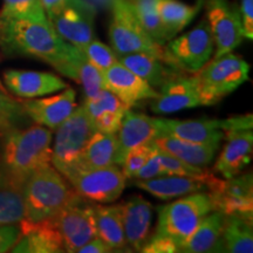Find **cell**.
I'll return each instance as SVG.
<instances>
[{"label":"cell","instance_id":"6da1fadb","mask_svg":"<svg viewBox=\"0 0 253 253\" xmlns=\"http://www.w3.org/2000/svg\"><path fill=\"white\" fill-rule=\"evenodd\" d=\"M52 130L36 123L5 135L0 154V183L23 190L32 173L52 164Z\"/></svg>","mask_w":253,"mask_h":253},{"label":"cell","instance_id":"7a4b0ae2","mask_svg":"<svg viewBox=\"0 0 253 253\" xmlns=\"http://www.w3.org/2000/svg\"><path fill=\"white\" fill-rule=\"evenodd\" d=\"M73 47L58 36L49 21L0 15V48L6 56L38 59L55 69L68 59Z\"/></svg>","mask_w":253,"mask_h":253},{"label":"cell","instance_id":"3957f363","mask_svg":"<svg viewBox=\"0 0 253 253\" xmlns=\"http://www.w3.org/2000/svg\"><path fill=\"white\" fill-rule=\"evenodd\" d=\"M25 219L27 223L52 219L80 196L52 164L37 170L23 188Z\"/></svg>","mask_w":253,"mask_h":253},{"label":"cell","instance_id":"277c9868","mask_svg":"<svg viewBox=\"0 0 253 253\" xmlns=\"http://www.w3.org/2000/svg\"><path fill=\"white\" fill-rule=\"evenodd\" d=\"M250 65L240 55L227 53L213 58L195 73L201 106H213L249 80Z\"/></svg>","mask_w":253,"mask_h":253},{"label":"cell","instance_id":"5b68a950","mask_svg":"<svg viewBox=\"0 0 253 253\" xmlns=\"http://www.w3.org/2000/svg\"><path fill=\"white\" fill-rule=\"evenodd\" d=\"M50 163L67 178L79 169L81 155L88 141L96 131L94 123L82 104L55 129Z\"/></svg>","mask_w":253,"mask_h":253},{"label":"cell","instance_id":"8992f818","mask_svg":"<svg viewBox=\"0 0 253 253\" xmlns=\"http://www.w3.org/2000/svg\"><path fill=\"white\" fill-rule=\"evenodd\" d=\"M214 211L209 192H195L183 196L171 203L158 208V219L155 235L167 237L182 244L194 232L203 218Z\"/></svg>","mask_w":253,"mask_h":253},{"label":"cell","instance_id":"52a82bcc","mask_svg":"<svg viewBox=\"0 0 253 253\" xmlns=\"http://www.w3.org/2000/svg\"><path fill=\"white\" fill-rule=\"evenodd\" d=\"M112 20L109 24V40L118 55L130 53H148L166 60L164 46L155 42L142 26L128 0H112Z\"/></svg>","mask_w":253,"mask_h":253},{"label":"cell","instance_id":"ba28073f","mask_svg":"<svg viewBox=\"0 0 253 253\" xmlns=\"http://www.w3.org/2000/svg\"><path fill=\"white\" fill-rule=\"evenodd\" d=\"M213 52V38L207 19L181 37L172 38L164 46L166 61L185 74L197 73L210 61Z\"/></svg>","mask_w":253,"mask_h":253},{"label":"cell","instance_id":"9c48e42d","mask_svg":"<svg viewBox=\"0 0 253 253\" xmlns=\"http://www.w3.org/2000/svg\"><path fill=\"white\" fill-rule=\"evenodd\" d=\"M66 179L80 197L94 204H106L115 202L121 196L126 178L121 167L113 164L96 169L78 170Z\"/></svg>","mask_w":253,"mask_h":253},{"label":"cell","instance_id":"30bf717a","mask_svg":"<svg viewBox=\"0 0 253 253\" xmlns=\"http://www.w3.org/2000/svg\"><path fill=\"white\" fill-rule=\"evenodd\" d=\"M93 204L80 197L52 218L61 235L65 252H78L97 237Z\"/></svg>","mask_w":253,"mask_h":253},{"label":"cell","instance_id":"8fae6325","mask_svg":"<svg viewBox=\"0 0 253 253\" xmlns=\"http://www.w3.org/2000/svg\"><path fill=\"white\" fill-rule=\"evenodd\" d=\"M207 21L214 42V56L233 52L244 39L239 8L229 0H204Z\"/></svg>","mask_w":253,"mask_h":253},{"label":"cell","instance_id":"7c38bea8","mask_svg":"<svg viewBox=\"0 0 253 253\" xmlns=\"http://www.w3.org/2000/svg\"><path fill=\"white\" fill-rule=\"evenodd\" d=\"M94 9L84 0H69L47 15L49 24L66 42L81 48L94 39Z\"/></svg>","mask_w":253,"mask_h":253},{"label":"cell","instance_id":"4fadbf2b","mask_svg":"<svg viewBox=\"0 0 253 253\" xmlns=\"http://www.w3.org/2000/svg\"><path fill=\"white\" fill-rule=\"evenodd\" d=\"M214 207L225 216L232 214L245 219L253 218V181L251 173L221 179L219 185L209 192Z\"/></svg>","mask_w":253,"mask_h":253},{"label":"cell","instance_id":"5bb4252c","mask_svg":"<svg viewBox=\"0 0 253 253\" xmlns=\"http://www.w3.org/2000/svg\"><path fill=\"white\" fill-rule=\"evenodd\" d=\"M158 96L150 103L155 114H171L201 106L195 74H179L158 88Z\"/></svg>","mask_w":253,"mask_h":253},{"label":"cell","instance_id":"9a60e30c","mask_svg":"<svg viewBox=\"0 0 253 253\" xmlns=\"http://www.w3.org/2000/svg\"><path fill=\"white\" fill-rule=\"evenodd\" d=\"M102 77L104 89L113 93L128 108L141 101L154 100L158 96V91L154 87L120 61L102 72Z\"/></svg>","mask_w":253,"mask_h":253},{"label":"cell","instance_id":"2e32d148","mask_svg":"<svg viewBox=\"0 0 253 253\" xmlns=\"http://www.w3.org/2000/svg\"><path fill=\"white\" fill-rule=\"evenodd\" d=\"M2 82L8 93L23 100L42 97L68 87L61 78L52 73L23 69L6 71Z\"/></svg>","mask_w":253,"mask_h":253},{"label":"cell","instance_id":"e0dca14e","mask_svg":"<svg viewBox=\"0 0 253 253\" xmlns=\"http://www.w3.org/2000/svg\"><path fill=\"white\" fill-rule=\"evenodd\" d=\"M75 97V90L67 87L58 95L43 99L20 100V102L32 122L54 131L77 108Z\"/></svg>","mask_w":253,"mask_h":253},{"label":"cell","instance_id":"ac0fdd59","mask_svg":"<svg viewBox=\"0 0 253 253\" xmlns=\"http://www.w3.org/2000/svg\"><path fill=\"white\" fill-rule=\"evenodd\" d=\"M161 134L155 119L142 113L126 109L123 115L119 130L116 131L115 164L121 167L126 153L140 145L149 144Z\"/></svg>","mask_w":253,"mask_h":253},{"label":"cell","instance_id":"d6986e66","mask_svg":"<svg viewBox=\"0 0 253 253\" xmlns=\"http://www.w3.org/2000/svg\"><path fill=\"white\" fill-rule=\"evenodd\" d=\"M161 134L173 136L183 141L219 147L225 137L223 120H169L155 119Z\"/></svg>","mask_w":253,"mask_h":253},{"label":"cell","instance_id":"ffe728a7","mask_svg":"<svg viewBox=\"0 0 253 253\" xmlns=\"http://www.w3.org/2000/svg\"><path fill=\"white\" fill-rule=\"evenodd\" d=\"M126 245L141 252L150 237L153 205L141 196H132L120 204Z\"/></svg>","mask_w":253,"mask_h":253},{"label":"cell","instance_id":"44dd1931","mask_svg":"<svg viewBox=\"0 0 253 253\" xmlns=\"http://www.w3.org/2000/svg\"><path fill=\"white\" fill-rule=\"evenodd\" d=\"M224 138L226 143L214 163V171L227 179L242 173L251 162L253 132L252 129L232 130L225 132Z\"/></svg>","mask_w":253,"mask_h":253},{"label":"cell","instance_id":"7402d4cb","mask_svg":"<svg viewBox=\"0 0 253 253\" xmlns=\"http://www.w3.org/2000/svg\"><path fill=\"white\" fill-rule=\"evenodd\" d=\"M20 237L12 246L13 253H60L65 252L59 230L52 219L27 223L21 221Z\"/></svg>","mask_w":253,"mask_h":253},{"label":"cell","instance_id":"603a6c76","mask_svg":"<svg viewBox=\"0 0 253 253\" xmlns=\"http://www.w3.org/2000/svg\"><path fill=\"white\" fill-rule=\"evenodd\" d=\"M84 106L95 129L108 134H116L126 110L129 109L122 101L104 88L97 96L86 99Z\"/></svg>","mask_w":253,"mask_h":253},{"label":"cell","instance_id":"cb8c5ba5","mask_svg":"<svg viewBox=\"0 0 253 253\" xmlns=\"http://www.w3.org/2000/svg\"><path fill=\"white\" fill-rule=\"evenodd\" d=\"M119 61L130 69L132 73L143 79L154 88H160L164 82L185 74L173 66L168 63L164 59L148 54V53H130V54L118 55Z\"/></svg>","mask_w":253,"mask_h":253},{"label":"cell","instance_id":"d4e9b609","mask_svg":"<svg viewBox=\"0 0 253 253\" xmlns=\"http://www.w3.org/2000/svg\"><path fill=\"white\" fill-rule=\"evenodd\" d=\"M134 185L149 192L161 201H170L195 192L209 191L208 184L201 179L181 176H160L151 179H136Z\"/></svg>","mask_w":253,"mask_h":253},{"label":"cell","instance_id":"484cf974","mask_svg":"<svg viewBox=\"0 0 253 253\" xmlns=\"http://www.w3.org/2000/svg\"><path fill=\"white\" fill-rule=\"evenodd\" d=\"M63 77L77 81L84 88L86 99H93L103 89L102 72L88 61L78 47H73L68 59L55 68Z\"/></svg>","mask_w":253,"mask_h":253},{"label":"cell","instance_id":"4316f807","mask_svg":"<svg viewBox=\"0 0 253 253\" xmlns=\"http://www.w3.org/2000/svg\"><path fill=\"white\" fill-rule=\"evenodd\" d=\"M153 143L161 150L166 151L183 162L201 168H207L209 164H211L219 149V147L183 141L166 134L156 136Z\"/></svg>","mask_w":253,"mask_h":253},{"label":"cell","instance_id":"83f0119b","mask_svg":"<svg viewBox=\"0 0 253 253\" xmlns=\"http://www.w3.org/2000/svg\"><path fill=\"white\" fill-rule=\"evenodd\" d=\"M203 5L204 0H197V2L192 6L186 5L178 0H158L157 14L167 42L175 38L194 20Z\"/></svg>","mask_w":253,"mask_h":253},{"label":"cell","instance_id":"f1b7e54d","mask_svg":"<svg viewBox=\"0 0 253 253\" xmlns=\"http://www.w3.org/2000/svg\"><path fill=\"white\" fill-rule=\"evenodd\" d=\"M224 217L219 211L208 213L199 221L194 232L179 245V252L204 253L212 252V249L220 239L223 230Z\"/></svg>","mask_w":253,"mask_h":253},{"label":"cell","instance_id":"f546056e","mask_svg":"<svg viewBox=\"0 0 253 253\" xmlns=\"http://www.w3.org/2000/svg\"><path fill=\"white\" fill-rule=\"evenodd\" d=\"M93 209L97 237L102 239L113 251L125 248L126 242L123 231L120 204H93Z\"/></svg>","mask_w":253,"mask_h":253},{"label":"cell","instance_id":"4dcf8cb0","mask_svg":"<svg viewBox=\"0 0 253 253\" xmlns=\"http://www.w3.org/2000/svg\"><path fill=\"white\" fill-rule=\"evenodd\" d=\"M116 147L118 142L115 134L96 130L84 147L78 170L96 169L115 164Z\"/></svg>","mask_w":253,"mask_h":253},{"label":"cell","instance_id":"1f68e13d","mask_svg":"<svg viewBox=\"0 0 253 253\" xmlns=\"http://www.w3.org/2000/svg\"><path fill=\"white\" fill-rule=\"evenodd\" d=\"M224 252L251 253L253 252L252 220L238 216L224 217L220 236Z\"/></svg>","mask_w":253,"mask_h":253},{"label":"cell","instance_id":"d6a6232c","mask_svg":"<svg viewBox=\"0 0 253 253\" xmlns=\"http://www.w3.org/2000/svg\"><path fill=\"white\" fill-rule=\"evenodd\" d=\"M20 100L13 99L9 93L0 90V137L8 132L31 126Z\"/></svg>","mask_w":253,"mask_h":253},{"label":"cell","instance_id":"836d02e7","mask_svg":"<svg viewBox=\"0 0 253 253\" xmlns=\"http://www.w3.org/2000/svg\"><path fill=\"white\" fill-rule=\"evenodd\" d=\"M24 219L23 190L0 183V225L20 224Z\"/></svg>","mask_w":253,"mask_h":253},{"label":"cell","instance_id":"e575fe53","mask_svg":"<svg viewBox=\"0 0 253 253\" xmlns=\"http://www.w3.org/2000/svg\"><path fill=\"white\" fill-rule=\"evenodd\" d=\"M142 26L158 45L166 46L167 39L157 14L158 0H128Z\"/></svg>","mask_w":253,"mask_h":253},{"label":"cell","instance_id":"d590c367","mask_svg":"<svg viewBox=\"0 0 253 253\" xmlns=\"http://www.w3.org/2000/svg\"><path fill=\"white\" fill-rule=\"evenodd\" d=\"M1 17L30 19L37 21H48L41 0H4Z\"/></svg>","mask_w":253,"mask_h":253},{"label":"cell","instance_id":"8d00e7d4","mask_svg":"<svg viewBox=\"0 0 253 253\" xmlns=\"http://www.w3.org/2000/svg\"><path fill=\"white\" fill-rule=\"evenodd\" d=\"M79 49L81 50L84 58L101 72H104L119 61L118 54L114 52L112 47L104 45L99 40L93 39Z\"/></svg>","mask_w":253,"mask_h":253},{"label":"cell","instance_id":"74e56055","mask_svg":"<svg viewBox=\"0 0 253 253\" xmlns=\"http://www.w3.org/2000/svg\"><path fill=\"white\" fill-rule=\"evenodd\" d=\"M151 149H153V144L149 143L136 147L126 153L125 161H123L121 166L122 173L125 175L126 178L135 179L136 175L149 158Z\"/></svg>","mask_w":253,"mask_h":253},{"label":"cell","instance_id":"f35d334b","mask_svg":"<svg viewBox=\"0 0 253 253\" xmlns=\"http://www.w3.org/2000/svg\"><path fill=\"white\" fill-rule=\"evenodd\" d=\"M141 252L144 253H172L179 252L178 246L171 239L167 238V237L151 235L149 239L147 240L143 249Z\"/></svg>","mask_w":253,"mask_h":253},{"label":"cell","instance_id":"ab89813d","mask_svg":"<svg viewBox=\"0 0 253 253\" xmlns=\"http://www.w3.org/2000/svg\"><path fill=\"white\" fill-rule=\"evenodd\" d=\"M151 144H153V149H151L150 156L144 166L142 167V169L138 171L137 175H136L135 179H151L155 178V177L163 176L160 155H158V148L153 142H151Z\"/></svg>","mask_w":253,"mask_h":253},{"label":"cell","instance_id":"60d3db41","mask_svg":"<svg viewBox=\"0 0 253 253\" xmlns=\"http://www.w3.org/2000/svg\"><path fill=\"white\" fill-rule=\"evenodd\" d=\"M20 237V226L19 224H8L0 225V253L11 251L17 240Z\"/></svg>","mask_w":253,"mask_h":253},{"label":"cell","instance_id":"b9f144b4","mask_svg":"<svg viewBox=\"0 0 253 253\" xmlns=\"http://www.w3.org/2000/svg\"><path fill=\"white\" fill-rule=\"evenodd\" d=\"M240 20L243 33L246 39H253V0H242L240 4Z\"/></svg>","mask_w":253,"mask_h":253},{"label":"cell","instance_id":"7bdbcfd3","mask_svg":"<svg viewBox=\"0 0 253 253\" xmlns=\"http://www.w3.org/2000/svg\"><path fill=\"white\" fill-rule=\"evenodd\" d=\"M223 131L229 132L232 130H242V129H253V118L251 114L239 115L223 120Z\"/></svg>","mask_w":253,"mask_h":253},{"label":"cell","instance_id":"ee69618b","mask_svg":"<svg viewBox=\"0 0 253 253\" xmlns=\"http://www.w3.org/2000/svg\"><path fill=\"white\" fill-rule=\"evenodd\" d=\"M113 250L109 248L102 239L99 237H95L94 239L89 240L87 244H84L79 250V253H107L112 252Z\"/></svg>","mask_w":253,"mask_h":253},{"label":"cell","instance_id":"f6af8a7d","mask_svg":"<svg viewBox=\"0 0 253 253\" xmlns=\"http://www.w3.org/2000/svg\"><path fill=\"white\" fill-rule=\"evenodd\" d=\"M69 0H41V5H42L43 9H45L46 15H48L56 9H59L61 6L67 4Z\"/></svg>","mask_w":253,"mask_h":253},{"label":"cell","instance_id":"bcb514c9","mask_svg":"<svg viewBox=\"0 0 253 253\" xmlns=\"http://www.w3.org/2000/svg\"><path fill=\"white\" fill-rule=\"evenodd\" d=\"M0 90L5 91V93H8V91H7V89H6V88H5V86H4V82H2V81H1V79H0Z\"/></svg>","mask_w":253,"mask_h":253},{"label":"cell","instance_id":"7dc6e473","mask_svg":"<svg viewBox=\"0 0 253 253\" xmlns=\"http://www.w3.org/2000/svg\"><path fill=\"white\" fill-rule=\"evenodd\" d=\"M1 145H2V138L0 137V154H1Z\"/></svg>","mask_w":253,"mask_h":253}]
</instances>
